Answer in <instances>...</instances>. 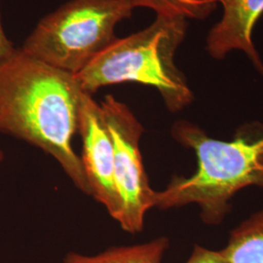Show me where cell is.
<instances>
[{"mask_svg":"<svg viewBox=\"0 0 263 263\" xmlns=\"http://www.w3.org/2000/svg\"><path fill=\"white\" fill-rule=\"evenodd\" d=\"M83 93L73 74L22 48L0 62V133L46 152L76 187L91 196L82 161L72 146Z\"/></svg>","mask_w":263,"mask_h":263,"instance_id":"1","label":"cell"},{"mask_svg":"<svg viewBox=\"0 0 263 263\" xmlns=\"http://www.w3.org/2000/svg\"><path fill=\"white\" fill-rule=\"evenodd\" d=\"M220 252L229 263H263V210L232 230Z\"/></svg>","mask_w":263,"mask_h":263,"instance_id":"9","label":"cell"},{"mask_svg":"<svg viewBox=\"0 0 263 263\" xmlns=\"http://www.w3.org/2000/svg\"><path fill=\"white\" fill-rule=\"evenodd\" d=\"M0 4H1V0H0ZM16 49L17 48L15 47L14 43L10 40L5 33V30L2 25L1 10H0V62L6 59L7 57H9L12 53H14Z\"/></svg>","mask_w":263,"mask_h":263,"instance_id":"12","label":"cell"},{"mask_svg":"<svg viewBox=\"0 0 263 263\" xmlns=\"http://www.w3.org/2000/svg\"><path fill=\"white\" fill-rule=\"evenodd\" d=\"M223 8L220 21L211 29L207 50L221 60L231 51H243L263 76V64L254 47L252 33L263 14V0H216Z\"/></svg>","mask_w":263,"mask_h":263,"instance_id":"7","label":"cell"},{"mask_svg":"<svg viewBox=\"0 0 263 263\" xmlns=\"http://www.w3.org/2000/svg\"><path fill=\"white\" fill-rule=\"evenodd\" d=\"M134 8H148L156 15L205 19L216 9V0H129Z\"/></svg>","mask_w":263,"mask_h":263,"instance_id":"10","label":"cell"},{"mask_svg":"<svg viewBox=\"0 0 263 263\" xmlns=\"http://www.w3.org/2000/svg\"><path fill=\"white\" fill-rule=\"evenodd\" d=\"M172 136L194 151L197 169L188 178H173L164 190L156 191L155 207L168 210L195 204L203 221L216 226L230 213V202L240 190L263 188L262 126H245L233 140L220 141L181 120L174 124Z\"/></svg>","mask_w":263,"mask_h":263,"instance_id":"2","label":"cell"},{"mask_svg":"<svg viewBox=\"0 0 263 263\" xmlns=\"http://www.w3.org/2000/svg\"><path fill=\"white\" fill-rule=\"evenodd\" d=\"M186 20L156 15L147 28L117 38L74 76L81 90L93 96L104 87L136 82L155 88L171 112L185 108L194 95L175 56L186 35Z\"/></svg>","mask_w":263,"mask_h":263,"instance_id":"3","label":"cell"},{"mask_svg":"<svg viewBox=\"0 0 263 263\" xmlns=\"http://www.w3.org/2000/svg\"><path fill=\"white\" fill-rule=\"evenodd\" d=\"M114 149V180L120 212L116 221L124 231L141 232L156 191L151 188L144 169L140 141L144 128L130 107L111 95L100 103Z\"/></svg>","mask_w":263,"mask_h":263,"instance_id":"5","label":"cell"},{"mask_svg":"<svg viewBox=\"0 0 263 263\" xmlns=\"http://www.w3.org/2000/svg\"><path fill=\"white\" fill-rule=\"evenodd\" d=\"M5 159V154H4V151L1 149V147H0V164L4 161Z\"/></svg>","mask_w":263,"mask_h":263,"instance_id":"13","label":"cell"},{"mask_svg":"<svg viewBox=\"0 0 263 263\" xmlns=\"http://www.w3.org/2000/svg\"><path fill=\"white\" fill-rule=\"evenodd\" d=\"M169 246L167 237H158L142 244L111 247L96 255L70 252L63 263H162Z\"/></svg>","mask_w":263,"mask_h":263,"instance_id":"8","label":"cell"},{"mask_svg":"<svg viewBox=\"0 0 263 263\" xmlns=\"http://www.w3.org/2000/svg\"><path fill=\"white\" fill-rule=\"evenodd\" d=\"M78 134L82 140L80 156L91 196L104 206L115 220L120 205L114 180L113 141L101 104L83 93L79 108Z\"/></svg>","mask_w":263,"mask_h":263,"instance_id":"6","label":"cell"},{"mask_svg":"<svg viewBox=\"0 0 263 263\" xmlns=\"http://www.w3.org/2000/svg\"><path fill=\"white\" fill-rule=\"evenodd\" d=\"M185 263H229L220 251H213L195 245L192 254Z\"/></svg>","mask_w":263,"mask_h":263,"instance_id":"11","label":"cell"},{"mask_svg":"<svg viewBox=\"0 0 263 263\" xmlns=\"http://www.w3.org/2000/svg\"><path fill=\"white\" fill-rule=\"evenodd\" d=\"M134 9L129 0H68L40 20L21 48L76 76L118 38L117 26Z\"/></svg>","mask_w":263,"mask_h":263,"instance_id":"4","label":"cell"}]
</instances>
